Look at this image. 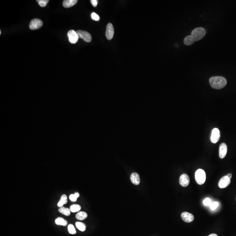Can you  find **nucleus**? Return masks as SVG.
Segmentation results:
<instances>
[{"label": "nucleus", "mask_w": 236, "mask_h": 236, "mask_svg": "<svg viewBox=\"0 0 236 236\" xmlns=\"http://www.w3.org/2000/svg\"><path fill=\"white\" fill-rule=\"evenodd\" d=\"M91 17L93 20L95 21H98L100 20V17L99 16L97 15L95 12H92L91 14Z\"/></svg>", "instance_id": "27"}, {"label": "nucleus", "mask_w": 236, "mask_h": 236, "mask_svg": "<svg viewBox=\"0 0 236 236\" xmlns=\"http://www.w3.org/2000/svg\"><path fill=\"white\" fill-rule=\"evenodd\" d=\"M91 2L93 6L96 7L98 4V1L97 0H91Z\"/></svg>", "instance_id": "28"}, {"label": "nucleus", "mask_w": 236, "mask_h": 236, "mask_svg": "<svg viewBox=\"0 0 236 236\" xmlns=\"http://www.w3.org/2000/svg\"><path fill=\"white\" fill-rule=\"evenodd\" d=\"M88 214L85 212H79L76 214V218L77 219L80 220H83L87 218Z\"/></svg>", "instance_id": "19"}, {"label": "nucleus", "mask_w": 236, "mask_h": 236, "mask_svg": "<svg viewBox=\"0 0 236 236\" xmlns=\"http://www.w3.org/2000/svg\"><path fill=\"white\" fill-rule=\"evenodd\" d=\"M181 217L184 221L186 223H191L194 220V217L192 214L188 212H183L181 214Z\"/></svg>", "instance_id": "11"}, {"label": "nucleus", "mask_w": 236, "mask_h": 236, "mask_svg": "<svg viewBox=\"0 0 236 236\" xmlns=\"http://www.w3.org/2000/svg\"><path fill=\"white\" fill-rule=\"evenodd\" d=\"M210 85L213 88L220 89L226 86L227 80L226 78L221 76L211 77L209 79Z\"/></svg>", "instance_id": "1"}, {"label": "nucleus", "mask_w": 236, "mask_h": 236, "mask_svg": "<svg viewBox=\"0 0 236 236\" xmlns=\"http://www.w3.org/2000/svg\"><path fill=\"white\" fill-rule=\"evenodd\" d=\"M68 231L69 233L71 235H74L76 234V231L74 228V226L72 224H69L68 226Z\"/></svg>", "instance_id": "24"}, {"label": "nucleus", "mask_w": 236, "mask_h": 236, "mask_svg": "<svg viewBox=\"0 0 236 236\" xmlns=\"http://www.w3.org/2000/svg\"><path fill=\"white\" fill-rule=\"evenodd\" d=\"M227 152V145L225 143H222L219 147V157L221 159H223L226 156Z\"/></svg>", "instance_id": "12"}, {"label": "nucleus", "mask_w": 236, "mask_h": 236, "mask_svg": "<svg viewBox=\"0 0 236 236\" xmlns=\"http://www.w3.org/2000/svg\"><path fill=\"white\" fill-rule=\"evenodd\" d=\"M49 1L48 0H37V2L41 7H45Z\"/></svg>", "instance_id": "25"}, {"label": "nucleus", "mask_w": 236, "mask_h": 236, "mask_svg": "<svg viewBox=\"0 0 236 236\" xmlns=\"http://www.w3.org/2000/svg\"><path fill=\"white\" fill-rule=\"evenodd\" d=\"M114 34V28L112 24L109 23L107 25L106 35L107 39L110 40L113 38Z\"/></svg>", "instance_id": "9"}, {"label": "nucleus", "mask_w": 236, "mask_h": 236, "mask_svg": "<svg viewBox=\"0 0 236 236\" xmlns=\"http://www.w3.org/2000/svg\"><path fill=\"white\" fill-rule=\"evenodd\" d=\"M206 34L205 28L202 27H198L194 29L191 33V36L193 37L195 42L200 40L204 38Z\"/></svg>", "instance_id": "2"}, {"label": "nucleus", "mask_w": 236, "mask_h": 236, "mask_svg": "<svg viewBox=\"0 0 236 236\" xmlns=\"http://www.w3.org/2000/svg\"><path fill=\"white\" fill-rule=\"evenodd\" d=\"M59 212L61 214L67 216H69L70 214V210L68 208H65L64 207H62L59 209Z\"/></svg>", "instance_id": "20"}, {"label": "nucleus", "mask_w": 236, "mask_h": 236, "mask_svg": "<svg viewBox=\"0 0 236 236\" xmlns=\"http://www.w3.org/2000/svg\"><path fill=\"white\" fill-rule=\"evenodd\" d=\"M226 176H227L229 178H230V179H231V178H232V174L230 173L226 175Z\"/></svg>", "instance_id": "29"}, {"label": "nucleus", "mask_w": 236, "mask_h": 236, "mask_svg": "<svg viewBox=\"0 0 236 236\" xmlns=\"http://www.w3.org/2000/svg\"><path fill=\"white\" fill-rule=\"evenodd\" d=\"M212 202L211 201V199L209 198H205L203 201V205H205V206H209L211 205V203H212Z\"/></svg>", "instance_id": "26"}, {"label": "nucleus", "mask_w": 236, "mask_h": 236, "mask_svg": "<svg viewBox=\"0 0 236 236\" xmlns=\"http://www.w3.org/2000/svg\"><path fill=\"white\" fill-rule=\"evenodd\" d=\"M76 226L79 231H82V232H84L85 231L86 228V226L85 223L79 222H77L76 223Z\"/></svg>", "instance_id": "21"}, {"label": "nucleus", "mask_w": 236, "mask_h": 236, "mask_svg": "<svg viewBox=\"0 0 236 236\" xmlns=\"http://www.w3.org/2000/svg\"><path fill=\"white\" fill-rule=\"evenodd\" d=\"M67 197L66 195H63L61 197V199L59 202L57 203V206L61 208L63 207L64 205L67 204Z\"/></svg>", "instance_id": "16"}, {"label": "nucleus", "mask_w": 236, "mask_h": 236, "mask_svg": "<svg viewBox=\"0 0 236 236\" xmlns=\"http://www.w3.org/2000/svg\"><path fill=\"white\" fill-rule=\"evenodd\" d=\"M190 182V178L189 176L186 174H183L181 175L179 178L180 185L182 187H187Z\"/></svg>", "instance_id": "10"}, {"label": "nucleus", "mask_w": 236, "mask_h": 236, "mask_svg": "<svg viewBox=\"0 0 236 236\" xmlns=\"http://www.w3.org/2000/svg\"><path fill=\"white\" fill-rule=\"evenodd\" d=\"M211 211L216 212L219 210L220 208V204L217 202H213L210 205Z\"/></svg>", "instance_id": "17"}, {"label": "nucleus", "mask_w": 236, "mask_h": 236, "mask_svg": "<svg viewBox=\"0 0 236 236\" xmlns=\"http://www.w3.org/2000/svg\"><path fill=\"white\" fill-rule=\"evenodd\" d=\"M76 32L78 35L79 38L83 39L85 42L90 43L91 42L92 37L89 32L82 30H77Z\"/></svg>", "instance_id": "4"}, {"label": "nucleus", "mask_w": 236, "mask_h": 236, "mask_svg": "<svg viewBox=\"0 0 236 236\" xmlns=\"http://www.w3.org/2000/svg\"><path fill=\"white\" fill-rule=\"evenodd\" d=\"M55 223L57 225L66 226L67 225V222L62 217H58L55 220Z\"/></svg>", "instance_id": "18"}, {"label": "nucleus", "mask_w": 236, "mask_h": 236, "mask_svg": "<svg viewBox=\"0 0 236 236\" xmlns=\"http://www.w3.org/2000/svg\"><path fill=\"white\" fill-rule=\"evenodd\" d=\"M231 179L229 178L227 176L223 177L219 181V187L220 189H224L231 184Z\"/></svg>", "instance_id": "7"}, {"label": "nucleus", "mask_w": 236, "mask_h": 236, "mask_svg": "<svg viewBox=\"0 0 236 236\" xmlns=\"http://www.w3.org/2000/svg\"><path fill=\"white\" fill-rule=\"evenodd\" d=\"M80 196L79 193L76 192L73 194H71L69 196V199L70 201L72 202H76L77 199Z\"/></svg>", "instance_id": "23"}, {"label": "nucleus", "mask_w": 236, "mask_h": 236, "mask_svg": "<svg viewBox=\"0 0 236 236\" xmlns=\"http://www.w3.org/2000/svg\"><path fill=\"white\" fill-rule=\"evenodd\" d=\"M77 0H65L63 1V5L65 8H69L76 4Z\"/></svg>", "instance_id": "14"}, {"label": "nucleus", "mask_w": 236, "mask_h": 236, "mask_svg": "<svg viewBox=\"0 0 236 236\" xmlns=\"http://www.w3.org/2000/svg\"><path fill=\"white\" fill-rule=\"evenodd\" d=\"M67 36L70 43L72 44L76 43L79 40V37L76 31L73 30H70L68 32Z\"/></svg>", "instance_id": "6"}, {"label": "nucleus", "mask_w": 236, "mask_h": 236, "mask_svg": "<svg viewBox=\"0 0 236 236\" xmlns=\"http://www.w3.org/2000/svg\"><path fill=\"white\" fill-rule=\"evenodd\" d=\"M81 206L78 204H73V205H71L70 206V211L72 213H76V212H78L81 210Z\"/></svg>", "instance_id": "22"}, {"label": "nucleus", "mask_w": 236, "mask_h": 236, "mask_svg": "<svg viewBox=\"0 0 236 236\" xmlns=\"http://www.w3.org/2000/svg\"><path fill=\"white\" fill-rule=\"evenodd\" d=\"M195 179L197 183L202 185L205 183L206 180V174L205 171L202 169H199L195 173Z\"/></svg>", "instance_id": "3"}, {"label": "nucleus", "mask_w": 236, "mask_h": 236, "mask_svg": "<svg viewBox=\"0 0 236 236\" xmlns=\"http://www.w3.org/2000/svg\"><path fill=\"white\" fill-rule=\"evenodd\" d=\"M220 137V133L219 130L217 128L213 129L211 133V142L214 144H216L219 140Z\"/></svg>", "instance_id": "8"}, {"label": "nucleus", "mask_w": 236, "mask_h": 236, "mask_svg": "<svg viewBox=\"0 0 236 236\" xmlns=\"http://www.w3.org/2000/svg\"><path fill=\"white\" fill-rule=\"evenodd\" d=\"M130 180L135 185H139L140 183V178L137 173H133L131 175Z\"/></svg>", "instance_id": "13"}, {"label": "nucleus", "mask_w": 236, "mask_h": 236, "mask_svg": "<svg viewBox=\"0 0 236 236\" xmlns=\"http://www.w3.org/2000/svg\"><path fill=\"white\" fill-rule=\"evenodd\" d=\"M43 25V22L40 19H33L29 24V28L31 30H36L40 28Z\"/></svg>", "instance_id": "5"}, {"label": "nucleus", "mask_w": 236, "mask_h": 236, "mask_svg": "<svg viewBox=\"0 0 236 236\" xmlns=\"http://www.w3.org/2000/svg\"><path fill=\"white\" fill-rule=\"evenodd\" d=\"M208 236H218L217 235H216V234H211V235H210Z\"/></svg>", "instance_id": "30"}, {"label": "nucleus", "mask_w": 236, "mask_h": 236, "mask_svg": "<svg viewBox=\"0 0 236 236\" xmlns=\"http://www.w3.org/2000/svg\"><path fill=\"white\" fill-rule=\"evenodd\" d=\"M195 42L194 39L192 36H188L185 37L184 40V44L186 46H190Z\"/></svg>", "instance_id": "15"}]
</instances>
